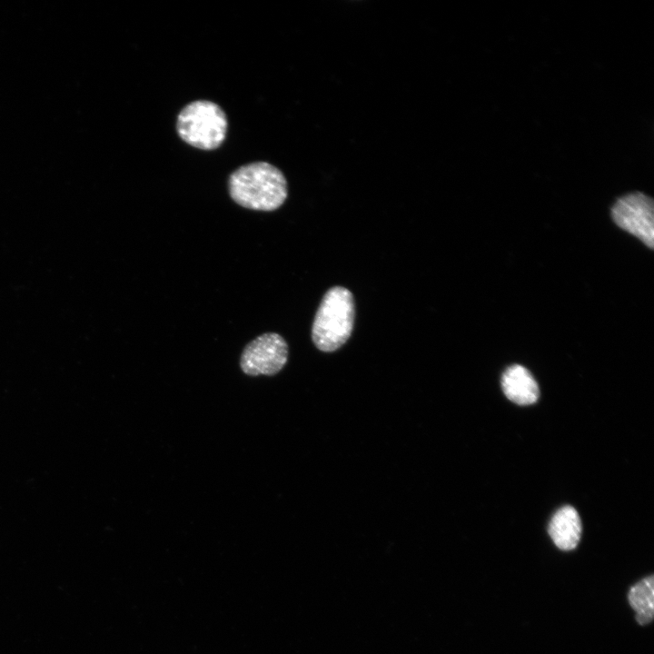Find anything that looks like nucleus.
<instances>
[{"label":"nucleus","instance_id":"nucleus-1","mask_svg":"<svg viewBox=\"0 0 654 654\" xmlns=\"http://www.w3.org/2000/svg\"><path fill=\"white\" fill-rule=\"evenodd\" d=\"M228 192L232 200L242 207L272 212L285 202L288 185L279 168L267 162H253L231 173Z\"/></svg>","mask_w":654,"mask_h":654},{"label":"nucleus","instance_id":"nucleus-2","mask_svg":"<svg viewBox=\"0 0 654 654\" xmlns=\"http://www.w3.org/2000/svg\"><path fill=\"white\" fill-rule=\"evenodd\" d=\"M355 319V303L352 293L342 286L329 289L316 312L312 339L322 352H332L350 338Z\"/></svg>","mask_w":654,"mask_h":654},{"label":"nucleus","instance_id":"nucleus-3","mask_svg":"<svg viewBox=\"0 0 654 654\" xmlns=\"http://www.w3.org/2000/svg\"><path fill=\"white\" fill-rule=\"evenodd\" d=\"M227 125V117L221 106L211 101L197 100L181 110L176 131L189 145L210 151L223 143Z\"/></svg>","mask_w":654,"mask_h":654},{"label":"nucleus","instance_id":"nucleus-4","mask_svg":"<svg viewBox=\"0 0 654 654\" xmlns=\"http://www.w3.org/2000/svg\"><path fill=\"white\" fill-rule=\"evenodd\" d=\"M289 347L276 332H265L245 345L240 357V367L249 376L277 374L288 361Z\"/></svg>","mask_w":654,"mask_h":654},{"label":"nucleus","instance_id":"nucleus-5","mask_svg":"<svg viewBox=\"0 0 654 654\" xmlns=\"http://www.w3.org/2000/svg\"><path fill=\"white\" fill-rule=\"evenodd\" d=\"M614 223L652 249L654 246V207L652 199L640 193L619 198L611 208Z\"/></svg>","mask_w":654,"mask_h":654},{"label":"nucleus","instance_id":"nucleus-6","mask_svg":"<svg viewBox=\"0 0 654 654\" xmlns=\"http://www.w3.org/2000/svg\"><path fill=\"white\" fill-rule=\"evenodd\" d=\"M501 388L505 396L518 405L535 403L540 396L538 383L525 367L514 364L501 376Z\"/></svg>","mask_w":654,"mask_h":654},{"label":"nucleus","instance_id":"nucleus-7","mask_svg":"<svg viewBox=\"0 0 654 654\" xmlns=\"http://www.w3.org/2000/svg\"><path fill=\"white\" fill-rule=\"evenodd\" d=\"M581 529L578 511L571 506H564L552 516L548 532L559 549L572 550L580 542Z\"/></svg>","mask_w":654,"mask_h":654},{"label":"nucleus","instance_id":"nucleus-8","mask_svg":"<svg viewBox=\"0 0 654 654\" xmlns=\"http://www.w3.org/2000/svg\"><path fill=\"white\" fill-rule=\"evenodd\" d=\"M628 600L636 612L637 622L639 625L649 623L654 615L653 575L646 577L633 585L629 591Z\"/></svg>","mask_w":654,"mask_h":654}]
</instances>
